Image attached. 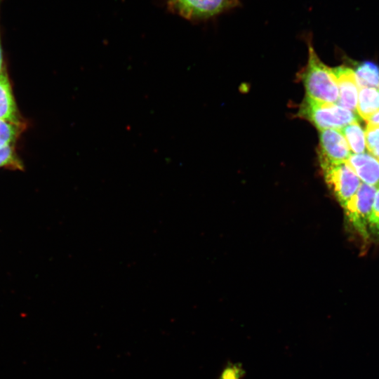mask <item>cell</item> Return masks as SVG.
<instances>
[{
    "label": "cell",
    "instance_id": "6da1fadb",
    "mask_svg": "<svg viewBox=\"0 0 379 379\" xmlns=\"http://www.w3.org/2000/svg\"><path fill=\"white\" fill-rule=\"evenodd\" d=\"M301 77L306 97L319 102L337 103L338 88L331 68L321 61L311 44L308 62Z\"/></svg>",
    "mask_w": 379,
    "mask_h": 379
},
{
    "label": "cell",
    "instance_id": "7a4b0ae2",
    "mask_svg": "<svg viewBox=\"0 0 379 379\" xmlns=\"http://www.w3.org/2000/svg\"><path fill=\"white\" fill-rule=\"evenodd\" d=\"M298 116L310 121L319 131L340 129L358 119L356 112L336 103L319 102L307 97L301 103Z\"/></svg>",
    "mask_w": 379,
    "mask_h": 379
},
{
    "label": "cell",
    "instance_id": "3957f363",
    "mask_svg": "<svg viewBox=\"0 0 379 379\" xmlns=\"http://www.w3.org/2000/svg\"><path fill=\"white\" fill-rule=\"evenodd\" d=\"M377 189L361 182L356 193L343 207L349 223L365 243L370 241L368 219Z\"/></svg>",
    "mask_w": 379,
    "mask_h": 379
},
{
    "label": "cell",
    "instance_id": "277c9868",
    "mask_svg": "<svg viewBox=\"0 0 379 379\" xmlns=\"http://www.w3.org/2000/svg\"><path fill=\"white\" fill-rule=\"evenodd\" d=\"M326 182L342 207L359 189L361 181L345 162L321 166Z\"/></svg>",
    "mask_w": 379,
    "mask_h": 379
},
{
    "label": "cell",
    "instance_id": "5b68a950",
    "mask_svg": "<svg viewBox=\"0 0 379 379\" xmlns=\"http://www.w3.org/2000/svg\"><path fill=\"white\" fill-rule=\"evenodd\" d=\"M238 0H170V4L187 19L207 18L235 6Z\"/></svg>",
    "mask_w": 379,
    "mask_h": 379
},
{
    "label": "cell",
    "instance_id": "8992f818",
    "mask_svg": "<svg viewBox=\"0 0 379 379\" xmlns=\"http://www.w3.org/2000/svg\"><path fill=\"white\" fill-rule=\"evenodd\" d=\"M351 154L347 142L339 129L320 131V166L345 162Z\"/></svg>",
    "mask_w": 379,
    "mask_h": 379
},
{
    "label": "cell",
    "instance_id": "52a82bcc",
    "mask_svg": "<svg viewBox=\"0 0 379 379\" xmlns=\"http://www.w3.org/2000/svg\"><path fill=\"white\" fill-rule=\"evenodd\" d=\"M338 88L337 105L350 111L357 112L359 87L354 71L345 66L331 68Z\"/></svg>",
    "mask_w": 379,
    "mask_h": 379
},
{
    "label": "cell",
    "instance_id": "ba28073f",
    "mask_svg": "<svg viewBox=\"0 0 379 379\" xmlns=\"http://www.w3.org/2000/svg\"><path fill=\"white\" fill-rule=\"evenodd\" d=\"M346 163L361 182L379 187V161L369 152L352 154Z\"/></svg>",
    "mask_w": 379,
    "mask_h": 379
},
{
    "label": "cell",
    "instance_id": "9c48e42d",
    "mask_svg": "<svg viewBox=\"0 0 379 379\" xmlns=\"http://www.w3.org/2000/svg\"><path fill=\"white\" fill-rule=\"evenodd\" d=\"M0 119L22 124L5 69L0 74Z\"/></svg>",
    "mask_w": 379,
    "mask_h": 379
},
{
    "label": "cell",
    "instance_id": "30bf717a",
    "mask_svg": "<svg viewBox=\"0 0 379 379\" xmlns=\"http://www.w3.org/2000/svg\"><path fill=\"white\" fill-rule=\"evenodd\" d=\"M357 112L366 121L379 112V88H359Z\"/></svg>",
    "mask_w": 379,
    "mask_h": 379
},
{
    "label": "cell",
    "instance_id": "8fae6325",
    "mask_svg": "<svg viewBox=\"0 0 379 379\" xmlns=\"http://www.w3.org/2000/svg\"><path fill=\"white\" fill-rule=\"evenodd\" d=\"M345 137L353 154L363 153L366 150L365 131L358 121L351 122L339 129Z\"/></svg>",
    "mask_w": 379,
    "mask_h": 379
},
{
    "label": "cell",
    "instance_id": "7c38bea8",
    "mask_svg": "<svg viewBox=\"0 0 379 379\" xmlns=\"http://www.w3.org/2000/svg\"><path fill=\"white\" fill-rule=\"evenodd\" d=\"M354 74L359 88H379V67L374 63L364 62L357 67Z\"/></svg>",
    "mask_w": 379,
    "mask_h": 379
},
{
    "label": "cell",
    "instance_id": "4fadbf2b",
    "mask_svg": "<svg viewBox=\"0 0 379 379\" xmlns=\"http://www.w3.org/2000/svg\"><path fill=\"white\" fill-rule=\"evenodd\" d=\"M22 124L0 119V149L13 146L22 131Z\"/></svg>",
    "mask_w": 379,
    "mask_h": 379
},
{
    "label": "cell",
    "instance_id": "5bb4252c",
    "mask_svg": "<svg viewBox=\"0 0 379 379\" xmlns=\"http://www.w3.org/2000/svg\"><path fill=\"white\" fill-rule=\"evenodd\" d=\"M1 168L20 171L23 169V164L18 157L13 146L0 149Z\"/></svg>",
    "mask_w": 379,
    "mask_h": 379
},
{
    "label": "cell",
    "instance_id": "9a60e30c",
    "mask_svg": "<svg viewBox=\"0 0 379 379\" xmlns=\"http://www.w3.org/2000/svg\"><path fill=\"white\" fill-rule=\"evenodd\" d=\"M365 139L369 153L379 161V125L367 123Z\"/></svg>",
    "mask_w": 379,
    "mask_h": 379
},
{
    "label": "cell",
    "instance_id": "2e32d148",
    "mask_svg": "<svg viewBox=\"0 0 379 379\" xmlns=\"http://www.w3.org/2000/svg\"><path fill=\"white\" fill-rule=\"evenodd\" d=\"M370 240L379 241V187L375 192L368 226Z\"/></svg>",
    "mask_w": 379,
    "mask_h": 379
},
{
    "label": "cell",
    "instance_id": "e0dca14e",
    "mask_svg": "<svg viewBox=\"0 0 379 379\" xmlns=\"http://www.w3.org/2000/svg\"><path fill=\"white\" fill-rule=\"evenodd\" d=\"M241 368L236 366L227 367L222 372L220 379H240Z\"/></svg>",
    "mask_w": 379,
    "mask_h": 379
},
{
    "label": "cell",
    "instance_id": "ac0fdd59",
    "mask_svg": "<svg viewBox=\"0 0 379 379\" xmlns=\"http://www.w3.org/2000/svg\"><path fill=\"white\" fill-rule=\"evenodd\" d=\"M366 121H367V123H371V124L379 125V112L374 114Z\"/></svg>",
    "mask_w": 379,
    "mask_h": 379
},
{
    "label": "cell",
    "instance_id": "d6986e66",
    "mask_svg": "<svg viewBox=\"0 0 379 379\" xmlns=\"http://www.w3.org/2000/svg\"><path fill=\"white\" fill-rule=\"evenodd\" d=\"M2 0H0V6ZM4 64H3V51H2V46H1V35H0V74L4 69Z\"/></svg>",
    "mask_w": 379,
    "mask_h": 379
}]
</instances>
